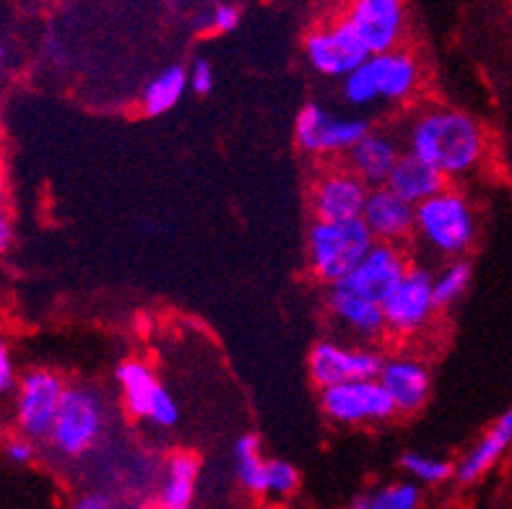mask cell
<instances>
[{"label":"cell","mask_w":512,"mask_h":509,"mask_svg":"<svg viewBox=\"0 0 512 509\" xmlns=\"http://www.w3.org/2000/svg\"><path fill=\"white\" fill-rule=\"evenodd\" d=\"M107 419H110V408L97 387L68 385L47 437V447L60 460L86 458L102 442Z\"/></svg>","instance_id":"obj_2"},{"label":"cell","mask_w":512,"mask_h":509,"mask_svg":"<svg viewBox=\"0 0 512 509\" xmlns=\"http://www.w3.org/2000/svg\"><path fill=\"white\" fill-rule=\"evenodd\" d=\"M377 382L383 385L388 398L393 400L396 413H416L427 403L432 377H429V369L424 361L401 354L393 356V359H385Z\"/></svg>","instance_id":"obj_16"},{"label":"cell","mask_w":512,"mask_h":509,"mask_svg":"<svg viewBox=\"0 0 512 509\" xmlns=\"http://www.w3.org/2000/svg\"><path fill=\"white\" fill-rule=\"evenodd\" d=\"M414 234L427 250L461 260L476 239V211L466 193L445 187L414 211Z\"/></svg>","instance_id":"obj_3"},{"label":"cell","mask_w":512,"mask_h":509,"mask_svg":"<svg viewBox=\"0 0 512 509\" xmlns=\"http://www.w3.org/2000/svg\"><path fill=\"white\" fill-rule=\"evenodd\" d=\"M401 468L414 478V484H442L455 473L453 463L435 455H424V452H403Z\"/></svg>","instance_id":"obj_27"},{"label":"cell","mask_w":512,"mask_h":509,"mask_svg":"<svg viewBox=\"0 0 512 509\" xmlns=\"http://www.w3.org/2000/svg\"><path fill=\"white\" fill-rule=\"evenodd\" d=\"M372 245L375 239L362 219L312 221L307 232V260L315 278L333 286L362 263Z\"/></svg>","instance_id":"obj_5"},{"label":"cell","mask_w":512,"mask_h":509,"mask_svg":"<svg viewBox=\"0 0 512 509\" xmlns=\"http://www.w3.org/2000/svg\"><path fill=\"white\" fill-rule=\"evenodd\" d=\"M214 65L208 63L206 58H195L188 68V84L195 94H208L214 89Z\"/></svg>","instance_id":"obj_32"},{"label":"cell","mask_w":512,"mask_h":509,"mask_svg":"<svg viewBox=\"0 0 512 509\" xmlns=\"http://www.w3.org/2000/svg\"><path fill=\"white\" fill-rule=\"evenodd\" d=\"M367 133H370L367 120L351 115H336L320 102L305 104L299 110L297 123H294L297 146L312 156L349 154Z\"/></svg>","instance_id":"obj_7"},{"label":"cell","mask_w":512,"mask_h":509,"mask_svg":"<svg viewBox=\"0 0 512 509\" xmlns=\"http://www.w3.org/2000/svg\"><path fill=\"white\" fill-rule=\"evenodd\" d=\"M471 284V263L468 260H450L435 278H432V294H435V307L445 310L450 304L466 294Z\"/></svg>","instance_id":"obj_26"},{"label":"cell","mask_w":512,"mask_h":509,"mask_svg":"<svg viewBox=\"0 0 512 509\" xmlns=\"http://www.w3.org/2000/svg\"><path fill=\"white\" fill-rule=\"evenodd\" d=\"M299 486V471L286 460H268L266 465V494L273 497H286L297 491Z\"/></svg>","instance_id":"obj_29"},{"label":"cell","mask_w":512,"mask_h":509,"mask_svg":"<svg viewBox=\"0 0 512 509\" xmlns=\"http://www.w3.org/2000/svg\"><path fill=\"white\" fill-rule=\"evenodd\" d=\"M328 312H331L333 323L341 330H346L351 338L359 341H372V338L385 333V317L383 304L372 302L362 297L357 291H351L346 284H333L328 289Z\"/></svg>","instance_id":"obj_17"},{"label":"cell","mask_w":512,"mask_h":509,"mask_svg":"<svg viewBox=\"0 0 512 509\" xmlns=\"http://www.w3.org/2000/svg\"><path fill=\"white\" fill-rule=\"evenodd\" d=\"M406 154L437 169L445 180H458L487 162L489 133L468 112L429 104L406 125Z\"/></svg>","instance_id":"obj_1"},{"label":"cell","mask_w":512,"mask_h":509,"mask_svg":"<svg viewBox=\"0 0 512 509\" xmlns=\"http://www.w3.org/2000/svg\"><path fill=\"white\" fill-rule=\"evenodd\" d=\"M266 465L268 460L260 452L258 434L247 432L234 442V468L242 489L250 494H266Z\"/></svg>","instance_id":"obj_24"},{"label":"cell","mask_w":512,"mask_h":509,"mask_svg":"<svg viewBox=\"0 0 512 509\" xmlns=\"http://www.w3.org/2000/svg\"><path fill=\"white\" fill-rule=\"evenodd\" d=\"M512 445V406L502 413L500 419L494 421L484 437L476 442V447L468 452L461 463L455 465V478L461 484H474L476 478H481L489 468L497 465V460L510 450Z\"/></svg>","instance_id":"obj_21"},{"label":"cell","mask_w":512,"mask_h":509,"mask_svg":"<svg viewBox=\"0 0 512 509\" xmlns=\"http://www.w3.org/2000/svg\"><path fill=\"white\" fill-rule=\"evenodd\" d=\"M19 377L21 374L16 372V359H13L11 346L0 338V400L13 395V390L19 385Z\"/></svg>","instance_id":"obj_31"},{"label":"cell","mask_w":512,"mask_h":509,"mask_svg":"<svg viewBox=\"0 0 512 509\" xmlns=\"http://www.w3.org/2000/svg\"><path fill=\"white\" fill-rule=\"evenodd\" d=\"M432 273L419 265H409L406 276L390 291L383 302L385 330L393 336H416L435 317V294H432Z\"/></svg>","instance_id":"obj_11"},{"label":"cell","mask_w":512,"mask_h":509,"mask_svg":"<svg viewBox=\"0 0 512 509\" xmlns=\"http://www.w3.org/2000/svg\"><path fill=\"white\" fill-rule=\"evenodd\" d=\"M65 387L68 385L63 377L52 369L34 367L21 374L11 403L16 434L32 439V442H47L60 403H63Z\"/></svg>","instance_id":"obj_6"},{"label":"cell","mask_w":512,"mask_h":509,"mask_svg":"<svg viewBox=\"0 0 512 509\" xmlns=\"http://www.w3.org/2000/svg\"><path fill=\"white\" fill-rule=\"evenodd\" d=\"M419 504H422L419 486L414 481H396V484L367 491L354 499L349 509H419Z\"/></svg>","instance_id":"obj_25"},{"label":"cell","mask_w":512,"mask_h":509,"mask_svg":"<svg viewBox=\"0 0 512 509\" xmlns=\"http://www.w3.org/2000/svg\"><path fill=\"white\" fill-rule=\"evenodd\" d=\"M115 380L130 416L156 429H175L180 424V406L149 364L138 359L123 361L115 369Z\"/></svg>","instance_id":"obj_8"},{"label":"cell","mask_w":512,"mask_h":509,"mask_svg":"<svg viewBox=\"0 0 512 509\" xmlns=\"http://www.w3.org/2000/svg\"><path fill=\"white\" fill-rule=\"evenodd\" d=\"M3 68H6V45L0 42V73H3Z\"/></svg>","instance_id":"obj_35"},{"label":"cell","mask_w":512,"mask_h":509,"mask_svg":"<svg viewBox=\"0 0 512 509\" xmlns=\"http://www.w3.org/2000/svg\"><path fill=\"white\" fill-rule=\"evenodd\" d=\"M370 187L349 167H331L318 174L312 185L310 206L315 221H354L362 219Z\"/></svg>","instance_id":"obj_13"},{"label":"cell","mask_w":512,"mask_h":509,"mask_svg":"<svg viewBox=\"0 0 512 509\" xmlns=\"http://www.w3.org/2000/svg\"><path fill=\"white\" fill-rule=\"evenodd\" d=\"M242 21V8L234 3H216V6L206 8L198 16V26L201 32H214V34H229L234 32Z\"/></svg>","instance_id":"obj_28"},{"label":"cell","mask_w":512,"mask_h":509,"mask_svg":"<svg viewBox=\"0 0 512 509\" xmlns=\"http://www.w3.org/2000/svg\"><path fill=\"white\" fill-rule=\"evenodd\" d=\"M403 154L406 151L393 133L370 128V133L346 154V159H349L351 172L357 174L370 190H375V187H385Z\"/></svg>","instance_id":"obj_19"},{"label":"cell","mask_w":512,"mask_h":509,"mask_svg":"<svg viewBox=\"0 0 512 509\" xmlns=\"http://www.w3.org/2000/svg\"><path fill=\"white\" fill-rule=\"evenodd\" d=\"M346 21L370 55L401 50L406 34V8L398 0H357L351 3Z\"/></svg>","instance_id":"obj_14"},{"label":"cell","mask_w":512,"mask_h":509,"mask_svg":"<svg viewBox=\"0 0 512 509\" xmlns=\"http://www.w3.org/2000/svg\"><path fill=\"white\" fill-rule=\"evenodd\" d=\"M201 481V463L190 452H175L164 468L156 509H190L198 494Z\"/></svg>","instance_id":"obj_22"},{"label":"cell","mask_w":512,"mask_h":509,"mask_svg":"<svg viewBox=\"0 0 512 509\" xmlns=\"http://www.w3.org/2000/svg\"><path fill=\"white\" fill-rule=\"evenodd\" d=\"M190 89L188 84V68L185 65H167L162 73H156L151 78L146 89L141 94L143 112L149 117L167 115L169 110H175L182 102L185 91Z\"/></svg>","instance_id":"obj_23"},{"label":"cell","mask_w":512,"mask_h":509,"mask_svg":"<svg viewBox=\"0 0 512 509\" xmlns=\"http://www.w3.org/2000/svg\"><path fill=\"white\" fill-rule=\"evenodd\" d=\"M414 211V206L390 193L388 187H375L364 203L362 221L375 242L398 247L414 234Z\"/></svg>","instance_id":"obj_18"},{"label":"cell","mask_w":512,"mask_h":509,"mask_svg":"<svg viewBox=\"0 0 512 509\" xmlns=\"http://www.w3.org/2000/svg\"><path fill=\"white\" fill-rule=\"evenodd\" d=\"M68 509H115L112 507V499L102 491H86L81 497H76Z\"/></svg>","instance_id":"obj_33"},{"label":"cell","mask_w":512,"mask_h":509,"mask_svg":"<svg viewBox=\"0 0 512 509\" xmlns=\"http://www.w3.org/2000/svg\"><path fill=\"white\" fill-rule=\"evenodd\" d=\"M305 58L315 73L325 78H349L364 60L370 58L367 47L357 37L346 16L312 26L305 37Z\"/></svg>","instance_id":"obj_9"},{"label":"cell","mask_w":512,"mask_h":509,"mask_svg":"<svg viewBox=\"0 0 512 509\" xmlns=\"http://www.w3.org/2000/svg\"><path fill=\"white\" fill-rule=\"evenodd\" d=\"M3 455H6L8 463L13 465H32L39 455L37 442L21 437V434H11V437L3 442Z\"/></svg>","instance_id":"obj_30"},{"label":"cell","mask_w":512,"mask_h":509,"mask_svg":"<svg viewBox=\"0 0 512 509\" xmlns=\"http://www.w3.org/2000/svg\"><path fill=\"white\" fill-rule=\"evenodd\" d=\"M422 84V65L409 50L370 55L357 71L344 78V99L354 107L377 102H406Z\"/></svg>","instance_id":"obj_4"},{"label":"cell","mask_w":512,"mask_h":509,"mask_svg":"<svg viewBox=\"0 0 512 509\" xmlns=\"http://www.w3.org/2000/svg\"><path fill=\"white\" fill-rule=\"evenodd\" d=\"M13 242V224L6 211H0V258L6 255Z\"/></svg>","instance_id":"obj_34"},{"label":"cell","mask_w":512,"mask_h":509,"mask_svg":"<svg viewBox=\"0 0 512 509\" xmlns=\"http://www.w3.org/2000/svg\"><path fill=\"white\" fill-rule=\"evenodd\" d=\"M320 406L328 419L344 426L383 424L396 416L393 400L377 380L344 382V385L320 390Z\"/></svg>","instance_id":"obj_12"},{"label":"cell","mask_w":512,"mask_h":509,"mask_svg":"<svg viewBox=\"0 0 512 509\" xmlns=\"http://www.w3.org/2000/svg\"><path fill=\"white\" fill-rule=\"evenodd\" d=\"M310 377L320 390L344 385V382L377 380L385 364V356L370 346H349V343L323 338L310 351Z\"/></svg>","instance_id":"obj_10"},{"label":"cell","mask_w":512,"mask_h":509,"mask_svg":"<svg viewBox=\"0 0 512 509\" xmlns=\"http://www.w3.org/2000/svg\"><path fill=\"white\" fill-rule=\"evenodd\" d=\"M385 187H388L390 193H396L401 200H406L409 206L416 208L422 206L424 200L442 193L448 187V180L437 169L429 167V164L419 162L416 156L403 154L401 162L396 164L393 174L385 182Z\"/></svg>","instance_id":"obj_20"},{"label":"cell","mask_w":512,"mask_h":509,"mask_svg":"<svg viewBox=\"0 0 512 509\" xmlns=\"http://www.w3.org/2000/svg\"><path fill=\"white\" fill-rule=\"evenodd\" d=\"M406 271H409V260H406L401 247L375 242L372 250L364 255L362 263L341 284H346L362 297L372 299V302L383 304L390 291L396 289L398 281L406 276Z\"/></svg>","instance_id":"obj_15"}]
</instances>
